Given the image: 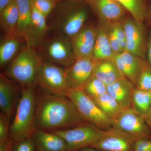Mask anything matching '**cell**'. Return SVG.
I'll list each match as a JSON object with an SVG mask.
<instances>
[{"instance_id":"1","label":"cell","mask_w":151,"mask_h":151,"mask_svg":"<svg viewBox=\"0 0 151 151\" xmlns=\"http://www.w3.org/2000/svg\"><path fill=\"white\" fill-rule=\"evenodd\" d=\"M87 124H89L82 118L68 97L47 92L38 96L36 117L37 129L54 131Z\"/></svg>"},{"instance_id":"2","label":"cell","mask_w":151,"mask_h":151,"mask_svg":"<svg viewBox=\"0 0 151 151\" xmlns=\"http://www.w3.org/2000/svg\"><path fill=\"white\" fill-rule=\"evenodd\" d=\"M38 96L35 84L24 86L22 89L14 117L10 125V138L14 143L32 137L36 129Z\"/></svg>"},{"instance_id":"3","label":"cell","mask_w":151,"mask_h":151,"mask_svg":"<svg viewBox=\"0 0 151 151\" xmlns=\"http://www.w3.org/2000/svg\"><path fill=\"white\" fill-rule=\"evenodd\" d=\"M41 61L35 50L27 45L11 61L5 73L23 86L35 84Z\"/></svg>"},{"instance_id":"4","label":"cell","mask_w":151,"mask_h":151,"mask_svg":"<svg viewBox=\"0 0 151 151\" xmlns=\"http://www.w3.org/2000/svg\"><path fill=\"white\" fill-rule=\"evenodd\" d=\"M88 17V13L82 7H64L48 26L55 36L70 41L82 28Z\"/></svg>"},{"instance_id":"5","label":"cell","mask_w":151,"mask_h":151,"mask_svg":"<svg viewBox=\"0 0 151 151\" xmlns=\"http://www.w3.org/2000/svg\"><path fill=\"white\" fill-rule=\"evenodd\" d=\"M35 49L41 60L64 68L69 67L75 60L70 41L63 38L54 36L45 38Z\"/></svg>"},{"instance_id":"6","label":"cell","mask_w":151,"mask_h":151,"mask_svg":"<svg viewBox=\"0 0 151 151\" xmlns=\"http://www.w3.org/2000/svg\"><path fill=\"white\" fill-rule=\"evenodd\" d=\"M67 97L87 124L104 131L112 128L113 121L105 116L94 101L81 89H70Z\"/></svg>"},{"instance_id":"7","label":"cell","mask_w":151,"mask_h":151,"mask_svg":"<svg viewBox=\"0 0 151 151\" xmlns=\"http://www.w3.org/2000/svg\"><path fill=\"white\" fill-rule=\"evenodd\" d=\"M37 81L47 93L67 97L70 90L65 68L52 63L41 60Z\"/></svg>"},{"instance_id":"8","label":"cell","mask_w":151,"mask_h":151,"mask_svg":"<svg viewBox=\"0 0 151 151\" xmlns=\"http://www.w3.org/2000/svg\"><path fill=\"white\" fill-rule=\"evenodd\" d=\"M105 132L87 124L67 129L54 130L52 133L65 141L68 151H77L92 147L103 137Z\"/></svg>"},{"instance_id":"9","label":"cell","mask_w":151,"mask_h":151,"mask_svg":"<svg viewBox=\"0 0 151 151\" xmlns=\"http://www.w3.org/2000/svg\"><path fill=\"white\" fill-rule=\"evenodd\" d=\"M112 127L122 130L137 139H151V132L145 116L131 108L124 109L113 120Z\"/></svg>"},{"instance_id":"10","label":"cell","mask_w":151,"mask_h":151,"mask_svg":"<svg viewBox=\"0 0 151 151\" xmlns=\"http://www.w3.org/2000/svg\"><path fill=\"white\" fill-rule=\"evenodd\" d=\"M137 140L126 132L112 127L91 147L101 151H134Z\"/></svg>"},{"instance_id":"11","label":"cell","mask_w":151,"mask_h":151,"mask_svg":"<svg viewBox=\"0 0 151 151\" xmlns=\"http://www.w3.org/2000/svg\"><path fill=\"white\" fill-rule=\"evenodd\" d=\"M95 61L92 58L75 59L65 68L66 79L70 89H81L92 75Z\"/></svg>"},{"instance_id":"12","label":"cell","mask_w":151,"mask_h":151,"mask_svg":"<svg viewBox=\"0 0 151 151\" xmlns=\"http://www.w3.org/2000/svg\"><path fill=\"white\" fill-rule=\"evenodd\" d=\"M112 60L124 77L136 86L146 63L127 51L115 55Z\"/></svg>"},{"instance_id":"13","label":"cell","mask_w":151,"mask_h":151,"mask_svg":"<svg viewBox=\"0 0 151 151\" xmlns=\"http://www.w3.org/2000/svg\"><path fill=\"white\" fill-rule=\"evenodd\" d=\"M97 33L93 27L82 28L70 39L75 59L92 58L93 55Z\"/></svg>"},{"instance_id":"14","label":"cell","mask_w":151,"mask_h":151,"mask_svg":"<svg viewBox=\"0 0 151 151\" xmlns=\"http://www.w3.org/2000/svg\"><path fill=\"white\" fill-rule=\"evenodd\" d=\"M46 19L32 5L31 22L24 37L28 46L35 49L45 38L48 32Z\"/></svg>"},{"instance_id":"15","label":"cell","mask_w":151,"mask_h":151,"mask_svg":"<svg viewBox=\"0 0 151 151\" xmlns=\"http://www.w3.org/2000/svg\"><path fill=\"white\" fill-rule=\"evenodd\" d=\"M140 25L130 19L126 21L123 25L126 35V51L135 56H142L144 53L145 40Z\"/></svg>"},{"instance_id":"16","label":"cell","mask_w":151,"mask_h":151,"mask_svg":"<svg viewBox=\"0 0 151 151\" xmlns=\"http://www.w3.org/2000/svg\"><path fill=\"white\" fill-rule=\"evenodd\" d=\"M18 89L5 76H0V108L1 113L10 119L14 113Z\"/></svg>"},{"instance_id":"17","label":"cell","mask_w":151,"mask_h":151,"mask_svg":"<svg viewBox=\"0 0 151 151\" xmlns=\"http://www.w3.org/2000/svg\"><path fill=\"white\" fill-rule=\"evenodd\" d=\"M32 137L37 151H68L65 141L52 132L37 129Z\"/></svg>"},{"instance_id":"18","label":"cell","mask_w":151,"mask_h":151,"mask_svg":"<svg viewBox=\"0 0 151 151\" xmlns=\"http://www.w3.org/2000/svg\"><path fill=\"white\" fill-rule=\"evenodd\" d=\"M135 88L132 82L124 78L107 85V93L123 109H126L132 107V96Z\"/></svg>"},{"instance_id":"19","label":"cell","mask_w":151,"mask_h":151,"mask_svg":"<svg viewBox=\"0 0 151 151\" xmlns=\"http://www.w3.org/2000/svg\"><path fill=\"white\" fill-rule=\"evenodd\" d=\"M90 4L98 15L107 21L119 20L127 12L116 0H90Z\"/></svg>"},{"instance_id":"20","label":"cell","mask_w":151,"mask_h":151,"mask_svg":"<svg viewBox=\"0 0 151 151\" xmlns=\"http://www.w3.org/2000/svg\"><path fill=\"white\" fill-rule=\"evenodd\" d=\"M92 75L100 79L107 86L125 78L116 67L113 60L95 61Z\"/></svg>"},{"instance_id":"21","label":"cell","mask_w":151,"mask_h":151,"mask_svg":"<svg viewBox=\"0 0 151 151\" xmlns=\"http://www.w3.org/2000/svg\"><path fill=\"white\" fill-rule=\"evenodd\" d=\"M1 28L7 37H17L16 32L19 19L16 0H13L0 13Z\"/></svg>"},{"instance_id":"22","label":"cell","mask_w":151,"mask_h":151,"mask_svg":"<svg viewBox=\"0 0 151 151\" xmlns=\"http://www.w3.org/2000/svg\"><path fill=\"white\" fill-rule=\"evenodd\" d=\"M115 55L110 45L108 33L100 29L97 33L92 58L95 61L112 60Z\"/></svg>"},{"instance_id":"23","label":"cell","mask_w":151,"mask_h":151,"mask_svg":"<svg viewBox=\"0 0 151 151\" xmlns=\"http://www.w3.org/2000/svg\"><path fill=\"white\" fill-rule=\"evenodd\" d=\"M32 0H16L19 10V19L16 36L24 38L31 22Z\"/></svg>"},{"instance_id":"24","label":"cell","mask_w":151,"mask_h":151,"mask_svg":"<svg viewBox=\"0 0 151 151\" xmlns=\"http://www.w3.org/2000/svg\"><path fill=\"white\" fill-rule=\"evenodd\" d=\"M92 100L105 116L112 121L116 119L124 109L107 92Z\"/></svg>"},{"instance_id":"25","label":"cell","mask_w":151,"mask_h":151,"mask_svg":"<svg viewBox=\"0 0 151 151\" xmlns=\"http://www.w3.org/2000/svg\"><path fill=\"white\" fill-rule=\"evenodd\" d=\"M132 14L134 20L142 24L147 14V0H116Z\"/></svg>"},{"instance_id":"26","label":"cell","mask_w":151,"mask_h":151,"mask_svg":"<svg viewBox=\"0 0 151 151\" xmlns=\"http://www.w3.org/2000/svg\"><path fill=\"white\" fill-rule=\"evenodd\" d=\"M21 42L17 37H7L0 45V66L3 67L12 59L19 48Z\"/></svg>"},{"instance_id":"27","label":"cell","mask_w":151,"mask_h":151,"mask_svg":"<svg viewBox=\"0 0 151 151\" xmlns=\"http://www.w3.org/2000/svg\"><path fill=\"white\" fill-rule=\"evenodd\" d=\"M151 106V92L135 88L132 96V108L144 116Z\"/></svg>"},{"instance_id":"28","label":"cell","mask_w":151,"mask_h":151,"mask_svg":"<svg viewBox=\"0 0 151 151\" xmlns=\"http://www.w3.org/2000/svg\"><path fill=\"white\" fill-rule=\"evenodd\" d=\"M80 89L92 99L107 92V85L93 75Z\"/></svg>"},{"instance_id":"29","label":"cell","mask_w":151,"mask_h":151,"mask_svg":"<svg viewBox=\"0 0 151 151\" xmlns=\"http://www.w3.org/2000/svg\"><path fill=\"white\" fill-rule=\"evenodd\" d=\"M136 88L151 92V66L146 63L138 78Z\"/></svg>"},{"instance_id":"30","label":"cell","mask_w":151,"mask_h":151,"mask_svg":"<svg viewBox=\"0 0 151 151\" xmlns=\"http://www.w3.org/2000/svg\"><path fill=\"white\" fill-rule=\"evenodd\" d=\"M54 1L51 0H32V5L37 10L46 18L51 12L54 7Z\"/></svg>"},{"instance_id":"31","label":"cell","mask_w":151,"mask_h":151,"mask_svg":"<svg viewBox=\"0 0 151 151\" xmlns=\"http://www.w3.org/2000/svg\"><path fill=\"white\" fill-rule=\"evenodd\" d=\"M10 119L5 114H0V142H6L10 139Z\"/></svg>"},{"instance_id":"32","label":"cell","mask_w":151,"mask_h":151,"mask_svg":"<svg viewBox=\"0 0 151 151\" xmlns=\"http://www.w3.org/2000/svg\"><path fill=\"white\" fill-rule=\"evenodd\" d=\"M13 151H37L32 137L26 138L18 142L14 143Z\"/></svg>"},{"instance_id":"33","label":"cell","mask_w":151,"mask_h":151,"mask_svg":"<svg viewBox=\"0 0 151 151\" xmlns=\"http://www.w3.org/2000/svg\"><path fill=\"white\" fill-rule=\"evenodd\" d=\"M111 29L113 31L116 38L119 42L120 46L123 51H126L127 45L126 35L123 26H122L119 24H115Z\"/></svg>"},{"instance_id":"34","label":"cell","mask_w":151,"mask_h":151,"mask_svg":"<svg viewBox=\"0 0 151 151\" xmlns=\"http://www.w3.org/2000/svg\"><path fill=\"white\" fill-rule=\"evenodd\" d=\"M108 35L111 48L113 50L115 54H118V53L124 51L120 46L119 42L116 38L113 31L111 29L110 31L108 33Z\"/></svg>"},{"instance_id":"35","label":"cell","mask_w":151,"mask_h":151,"mask_svg":"<svg viewBox=\"0 0 151 151\" xmlns=\"http://www.w3.org/2000/svg\"><path fill=\"white\" fill-rule=\"evenodd\" d=\"M134 151H151V139L137 140L135 144Z\"/></svg>"},{"instance_id":"36","label":"cell","mask_w":151,"mask_h":151,"mask_svg":"<svg viewBox=\"0 0 151 151\" xmlns=\"http://www.w3.org/2000/svg\"><path fill=\"white\" fill-rule=\"evenodd\" d=\"M13 143L11 139L6 142H0V151H12Z\"/></svg>"},{"instance_id":"37","label":"cell","mask_w":151,"mask_h":151,"mask_svg":"<svg viewBox=\"0 0 151 151\" xmlns=\"http://www.w3.org/2000/svg\"><path fill=\"white\" fill-rule=\"evenodd\" d=\"M145 119L146 123L151 132V106L149 109L148 112L145 116Z\"/></svg>"},{"instance_id":"38","label":"cell","mask_w":151,"mask_h":151,"mask_svg":"<svg viewBox=\"0 0 151 151\" xmlns=\"http://www.w3.org/2000/svg\"><path fill=\"white\" fill-rule=\"evenodd\" d=\"M13 0H0V13L2 12L4 9Z\"/></svg>"},{"instance_id":"39","label":"cell","mask_w":151,"mask_h":151,"mask_svg":"<svg viewBox=\"0 0 151 151\" xmlns=\"http://www.w3.org/2000/svg\"><path fill=\"white\" fill-rule=\"evenodd\" d=\"M148 56L149 61L150 63L151 66V37L149 40L148 45Z\"/></svg>"},{"instance_id":"40","label":"cell","mask_w":151,"mask_h":151,"mask_svg":"<svg viewBox=\"0 0 151 151\" xmlns=\"http://www.w3.org/2000/svg\"><path fill=\"white\" fill-rule=\"evenodd\" d=\"M79 151H101L98 150H96V149L93 148L91 147H88L85 148L80 150Z\"/></svg>"},{"instance_id":"41","label":"cell","mask_w":151,"mask_h":151,"mask_svg":"<svg viewBox=\"0 0 151 151\" xmlns=\"http://www.w3.org/2000/svg\"><path fill=\"white\" fill-rule=\"evenodd\" d=\"M150 14L151 17V0H150Z\"/></svg>"},{"instance_id":"42","label":"cell","mask_w":151,"mask_h":151,"mask_svg":"<svg viewBox=\"0 0 151 151\" xmlns=\"http://www.w3.org/2000/svg\"><path fill=\"white\" fill-rule=\"evenodd\" d=\"M51 1H55L56 0H51Z\"/></svg>"}]
</instances>
